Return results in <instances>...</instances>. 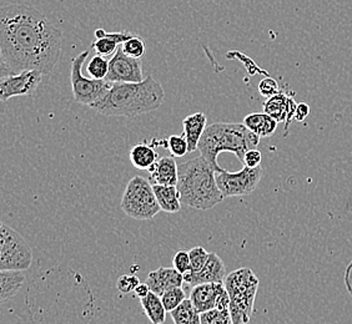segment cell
<instances>
[{"label": "cell", "instance_id": "9a60e30c", "mask_svg": "<svg viewBox=\"0 0 352 324\" xmlns=\"http://www.w3.org/2000/svg\"><path fill=\"white\" fill-rule=\"evenodd\" d=\"M225 288L223 284H201L191 288L190 301L200 313L217 308V297Z\"/></svg>", "mask_w": 352, "mask_h": 324}, {"label": "cell", "instance_id": "8d00e7d4", "mask_svg": "<svg viewBox=\"0 0 352 324\" xmlns=\"http://www.w3.org/2000/svg\"><path fill=\"white\" fill-rule=\"evenodd\" d=\"M150 292H151V290H150L149 284H140L136 287L135 290H134V294H135L136 297L139 298V299H142V298L146 297Z\"/></svg>", "mask_w": 352, "mask_h": 324}, {"label": "cell", "instance_id": "8992f818", "mask_svg": "<svg viewBox=\"0 0 352 324\" xmlns=\"http://www.w3.org/2000/svg\"><path fill=\"white\" fill-rule=\"evenodd\" d=\"M120 207L126 216L140 221L153 220L162 211L153 185L142 176H135L128 183Z\"/></svg>", "mask_w": 352, "mask_h": 324}, {"label": "cell", "instance_id": "836d02e7", "mask_svg": "<svg viewBox=\"0 0 352 324\" xmlns=\"http://www.w3.org/2000/svg\"><path fill=\"white\" fill-rule=\"evenodd\" d=\"M261 161H263V154H261V151H258V149H252L249 150V151L245 154L243 163H244V166L254 169V167L261 166Z\"/></svg>", "mask_w": 352, "mask_h": 324}, {"label": "cell", "instance_id": "e575fe53", "mask_svg": "<svg viewBox=\"0 0 352 324\" xmlns=\"http://www.w3.org/2000/svg\"><path fill=\"white\" fill-rule=\"evenodd\" d=\"M309 115H310V106H309L306 102H300V104H298V108H296V113H295L294 120L298 122L304 121Z\"/></svg>", "mask_w": 352, "mask_h": 324}, {"label": "cell", "instance_id": "ac0fdd59", "mask_svg": "<svg viewBox=\"0 0 352 324\" xmlns=\"http://www.w3.org/2000/svg\"><path fill=\"white\" fill-rule=\"evenodd\" d=\"M206 124L208 117L203 113H195L184 119V136L189 145V152H194L199 148V142L208 128Z\"/></svg>", "mask_w": 352, "mask_h": 324}, {"label": "cell", "instance_id": "ffe728a7", "mask_svg": "<svg viewBox=\"0 0 352 324\" xmlns=\"http://www.w3.org/2000/svg\"><path fill=\"white\" fill-rule=\"evenodd\" d=\"M23 270H0V299L7 302L21 292L25 276Z\"/></svg>", "mask_w": 352, "mask_h": 324}, {"label": "cell", "instance_id": "f1b7e54d", "mask_svg": "<svg viewBox=\"0 0 352 324\" xmlns=\"http://www.w3.org/2000/svg\"><path fill=\"white\" fill-rule=\"evenodd\" d=\"M190 255V264H191V270L190 272L192 273H197L203 270L204 266L208 262L209 259V252L205 250L201 246H197L189 251Z\"/></svg>", "mask_w": 352, "mask_h": 324}, {"label": "cell", "instance_id": "74e56055", "mask_svg": "<svg viewBox=\"0 0 352 324\" xmlns=\"http://www.w3.org/2000/svg\"><path fill=\"white\" fill-rule=\"evenodd\" d=\"M212 1H214V0H212Z\"/></svg>", "mask_w": 352, "mask_h": 324}, {"label": "cell", "instance_id": "d6986e66", "mask_svg": "<svg viewBox=\"0 0 352 324\" xmlns=\"http://www.w3.org/2000/svg\"><path fill=\"white\" fill-rule=\"evenodd\" d=\"M153 189L162 211L168 213H176L180 211L183 202L177 186L153 185Z\"/></svg>", "mask_w": 352, "mask_h": 324}, {"label": "cell", "instance_id": "2e32d148", "mask_svg": "<svg viewBox=\"0 0 352 324\" xmlns=\"http://www.w3.org/2000/svg\"><path fill=\"white\" fill-rule=\"evenodd\" d=\"M150 183L153 185L176 186L179 181V165L174 157L163 156L150 167Z\"/></svg>", "mask_w": 352, "mask_h": 324}, {"label": "cell", "instance_id": "4fadbf2b", "mask_svg": "<svg viewBox=\"0 0 352 324\" xmlns=\"http://www.w3.org/2000/svg\"><path fill=\"white\" fill-rule=\"evenodd\" d=\"M298 104L292 96H287L283 91L280 94L269 97L264 104V113L270 115L278 122H285V130L292 124Z\"/></svg>", "mask_w": 352, "mask_h": 324}, {"label": "cell", "instance_id": "44dd1931", "mask_svg": "<svg viewBox=\"0 0 352 324\" xmlns=\"http://www.w3.org/2000/svg\"><path fill=\"white\" fill-rule=\"evenodd\" d=\"M243 124L254 134L263 139L275 134L278 122L265 113H254L246 116Z\"/></svg>", "mask_w": 352, "mask_h": 324}, {"label": "cell", "instance_id": "e0dca14e", "mask_svg": "<svg viewBox=\"0 0 352 324\" xmlns=\"http://www.w3.org/2000/svg\"><path fill=\"white\" fill-rule=\"evenodd\" d=\"M134 34L129 32H120V33H107L104 29L95 30L96 40L91 44L95 51L102 56L116 54V50L122 45L124 41L128 40Z\"/></svg>", "mask_w": 352, "mask_h": 324}, {"label": "cell", "instance_id": "d4e9b609", "mask_svg": "<svg viewBox=\"0 0 352 324\" xmlns=\"http://www.w3.org/2000/svg\"><path fill=\"white\" fill-rule=\"evenodd\" d=\"M109 68H110V60L102 55L96 54L89 61L87 70H88L89 76L95 80H105L108 76Z\"/></svg>", "mask_w": 352, "mask_h": 324}, {"label": "cell", "instance_id": "4dcf8cb0", "mask_svg": "<svg viewBox=\"0 0 352 324\" xmlns=\"http://www.w3.org/2000/svg\"><path fill=\"white\" fill-rule=\"evenodd\" d=\"M140 284L139 278L134 275H122L116 282V288L122 294H129Z\"/></svg>", "mask_w": 352, "mask_h": 324}, {"label": "cell", "instance_id": "6da1fadb", "mask_svg": "<svg viewBox=\"0 0 352 324\" xmlns=\"http://www.w3.org/2000/svg\"><path fill=\"white\" fill-rule=\"evenodd\" d=\"M61 54V32L24 4L0 9V75L38 70L50 75Z\"/></svg>", "mask_w": 352, "mask_h": 324}, {"label": "cell", "instance_id": "7c38bea8", "mask_svg": "<svg viewBox=\"0 0 352 324\" xmlns=\"http://www.w3.org/2000/svg\"><path fill=\"white\" fill-rule=\"evenodd\" d=\"M226 276V267L223 259L217 253L211 252L203 270L197 273H192L189 270L184 275V284L191 288L201 284H223Z\"/></svg>", "mask_w": 352, "mask_h": 324}, {"label": "cell", "instance_id": "52a82bcc", "mask_svg": "<svg viewBox=\"0 0 352 324\" xmlns=\"http://www.w3.org/2000/svg\"><path fill=\"white\" fill-rule=\"evenodd\" d=\"M33 252L21 233L1 223L0 270H25L32 266Z\"/></svg>", "mask_w": 352, "mask_h": 324}, {"label": "cell", "instance_id": "d590c367", "mask_svg": "<svg viewBox=\"0 0 352 324\" xmlns=\"http://www.w3.org/2000/svg\"><path fill=\"white\" fill-rule=\"evenodd\" d=\"M344 282H345L347 292L350 293L352 297V261L350 264L346 267L345 275H344Z\"/></svg>", "mask_w": 352, "mask_h": 324}, {"label": "cell", "instance_id": "9c48e42d", "mask_svg": "<svg viewBox=\"0 0 352 324\" xmlns=\"http://www.w3.org/2000/svg\"><path fill=\"white\" fill-rule=\"evenodd\" d=\"M264 175V170L258 167H248L244 166L243 170L237 172H229L223 169L217 172V186L223 192V197L246 196L252 194Z\"/></svg>", "mask_w": 352, "mask_h": 324}, {"label": "cell", "instance_id": "ba28073f", "mask_svg": "<svg viewBox=\"0 0 352 324\" xmlns=\"http://www.w3.org/2000/svg\"><path fill=\"white\" fill-rule=\"evenodd\" d=\"M90 54L89 50L76 55L72 61L70 68V81L74 95L75 102L91 106L95 102L102 100L109 90L113 86V82L107 80H95L93 78H85L82 75V65L88 60Z\"/></svg>", "mask_w": 352, "mask_h": 324}, {"label": "cell", "instance_id": "83f0119b", "mask_svg": "<svg viewBox=\"0 0 352 324\" xmlns=\"http://www.w3.org/2000/svg\"><path fill=\"white\" fill-rule=\"evenodd\" d=\"M201 324H234V321L229 310L220 311L215 308L201 313Z\"/></svg>", "mask_w": 352, "mask_h": 324}, {"label": "cell", "instance_id": "cb8c5ba5", "mask_svg": "<svg viewBox=\"0 0 352 324\" xmlns=\"http://www.w3.org/2000/svg\"><path fill=\"white\" fill-rule=\"evenodd\" d=\"M174 324H201V313L189 299H185L176 310L170 312Z\"/></svg>", "mask_w": 352, "mask_h": 324}, {"label": "cell", "instance_id": "277c9868", "mask_svg": "<svg viewBox=\"0 0 352 324\" xmlns=\"http://www.w3.org/2000/svg\"><path fill=\"white\" fill-rule=\"evenodd\" d=\"M260 139L244 124L215 122L205 130L197 150L220 172L223 169L217 163V156L221 152H232L243 162L249 150L258 149Z\"/></svg>", "mask_w": 352, "mask_h": 324}, {"label": "cell", "instance_id": "f546056e", "mask_svg": "<svg viewBox=\"0 0 352 324\" xmlns=\"http://www.w3.org/2000/svg\"><path fill=\"white\" fill-rule=\"evenodd\" d=\"M168 149L173 157H183L189 152V145L185 136L173 135L166 139Z\"/></svg>", "mask_w": 352, "mask_h": 324}, {"label": "cell", "instance_id": "30bf717a", "mask_svg": "<svg viewBox=\"0 0 352 324\" xmlns=\"http://www.w3.org/2000/svg\"><path fill=\"white\" fill-rule=\"evenodd\" d=\"M41 78L43 74L38 70H27L0 78V100L7 102L15 96L33 94L41 85Z\"/></svg>", "mask_w": 352, "mask_h": 324}, {"label": "cell", "instance_id": "4316f807", "mask_svg": "<svg viewBox=\"0 0 352 324\" xmlns=\"http://www.w3.org/2000/svg\"><path fill=\"white\" fill-rule=\"evenodd\" d=\"M122 47L125 54L135 59H142V55L145 54V43L142 36L138 35H133L128 40L124 41Z\"/></svg>", "mask_w": 352, "mask_h": 324}, {"label": "cell", "instance_id": "603a6c76", "mask_svg": "<svg viewBox=\"0 0 352 324\" xmlns=\"http://www.w3.org/2000/svg\"><path fill=\"white\" fill-rule=\"evenodd\" d=\"M130 161L138 170H148L157 161V154L146 143H138L130 150Z\"/></svg>", "mask_w": 352, "mask_h": 324}, {"label": "cell", "instance_id": "484cf974", "mask_svg": "<svg viewBox=\"0 0 352 324\" xmlns=\"http://www.w3.org/2000/svg\"><path fill=\"white\" fill-rule=\"evenodd\" d=\"M160 297L165 305V310L173 312L186 299V294L184 292L183 287H175V288L165 290Z\"/></svg>", "mask_w": 352, "mask_h": 324}, {"label": "cell", "instance_id": "5bb4252c", "mask_svg": "<svg viewBox=\"0 0 352 324\" xmlns=\"http://www.w3.org/2000/svg\"><path fill=\"white\" fill-rule=\"evenodd\" d=\"M146 284H149L151 292L162 296L165 290L170 288L183 287L184 276L174 267H160L150 272L146 278Z\"/></svg>", "mask_w": 352, "mask_h": 324}, {"label": "cell", "instance_id": "d6a6232c", "mask_svg": "<svg viewBox=\"0 0 352 324\" xmlns=\"http://www.w3.org/2000/svg\"><path fill=\"white\" fill-rule=\"evenodd\" d=\"M173 267L179 270L183 276L185 273H188L191 270L189 251H177L174 256V259H173Z\"/></svg>", "mask_w": 352, "mask_h": 324}, {"label": "cell", "instance_id": "1f68e13d", "mask_svg": "<svg viewBox=\"0 0 352 324\" xmlns=\"http://www.w3.org/2000/svg\"><path fill=\"white\" fill-rule=\"evenodd\" d=\"M258 93L263 95L264 97H272L275 95L280 94L281 90L278 86V81L272 78H265L258 82Z\"/></svg>", "mask_w": 352, "mask_h": 324}, {"label": "cell", "instance_id": "5b68a950", "mask_svg": "<svg viewBox=\"0 0 352 324\" xmlns=\"http://www.w3.org/2000/svg\"><path fill=\"white\" fill-rule=\"evenodd\" d=\"M223 284L230 296V314L234 324L249 323L258 292V277L250 268H239L226 276Z\"/></svg>", "mask_w": 352, "mask_h": 324}, {"label": "cell", "instance_id": "7402d4cb", "mask_svg": "<svg viewBox=\"0 0 352 324\" xmlns=\"http://www.w3.org/2000/svg\"><path fill=\"white\" fill-rule=\"evenodd\" d=\"M142 310L145 312L146 317L149 318L153 324H163L166 321V310L164 305L162 297L155 294L154 292H150L145 298L140 299Z\"/></svg>", "mask_w": 352, "mask_h": 324}, {"label": "cell", "instance_id": "3957f363", "mask_svg": "<svg viewBox=\"0 0 352 324\" xmlns=\"http://www.w3.org/2000/svg\"><path fill=\"white\" fill-rule=\"evenodd\" d=\"M217 172L204 156L180 163L176 186L183 205L208 211L223 202L225 197L217 186Z\"/></svg>", "mask_w": 352, "mask_h": 324}, {"label": "cell", "instance_id": "7a4b0ae2", "mask_svg": "<svg viewBox=\"0 0 352 324\" xmlns=\"http://www.w3.org/2000/svg\"><path fill=\"white\" fill-rule=\"evenodd\" d=\"M164 99L162 84L148 75L142 82H114L108 94L90 108L111 117H135L157 110Z\"/></svg>", "mask_w": 352, "mask_h": 324}, {"label": "cell", "instance_id": "8fae6325", "mask_svg": "<svg viewBox=\"0 0 352 324\" xmlns=\"http://www.w3.org/2000/svg\"><path fill=\"white\" fill-rule=\"evenodd\" d=\"M107 81L110 82H142L144 80L142 64L140 59L125 54L122 45L110 59Z\"/></svg>", "mask_w": 352, "mask_h": 324}]
</instances>
